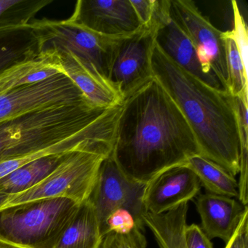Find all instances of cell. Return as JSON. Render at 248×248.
Segmentation results:
<instances>
[{
	"instance_id": "obj_6",
	"label": "cell",
	"mask_w": 248,
	"mask_h": 248,
	"mask_svg": "<svg viewBox=\"0 0 248 248\" xmlns=\"http://www.w3.org/2000/svg\"><path fill=\"white\" fill-rule=\"evenodd\" d=\"M38 50L47 47L66 50L112 89L108 82L110 59L116 40L93 32L69 19L37 20L28 24ZM113 90V89H112Z\"/></svg>"
},
{
	"instance_id": "obj_29",
	"label": "cell",
	"mask_w": 248,
	"mask_h": 248,
	"mask_svg": "<svg viewBox=\"0 0 248 248\" xmlns=\"http://www.w3.org/2000/svg\"><path fill=\"white\" fill-rule=\"evenodd\" d=\"M11 197V196L8 195V194L0 193V208H2L7 204Z\"/></svg>"
},
{
	"instance_id": "obj_14",
	"label": "cell",
	"mask_w": 248,
	"mask_h": 248,
	"mask_svg": "<svg viewBox=\"0 0 248 248\" xmlns=\"http://www.w3.org/2000/svg\"><path fill=\"white\" fill-rule=\"evenodd\" d=\"M64 74L58 49L47 47L10 65L0 72V95L14 88Z\"/></svg>"
},
{
	"instance_id": "obj_16",
	"label": "cell",
	"mask_w": 248,
	"mask_h": 248,
	"mask_svg": "<svg viewBox=\"0 0 248 248\" xmlns=\"http://www.w3.org/2000/svg\"><path fill=\"white\" fill-rule=\"evenodd\" d=\"M58 50L65 73L93 104L100 108H111L123 103L121 97L85 67L75 55L66 50Z\"/></svg>"
},
{
	"instance_id": "obj_20",
	"label": "cell",
	"mask_w": 248,
	"mask_h": 248,
	"mask_svg": "<svg viewBox=\"0 0 248 248\" xmlns=\"http://www.w3.org/2000/svg\"><path fill=\"white\" fill-rule=\"evenodd\" d=\"M228 71V92L248 103V69L245 67L232 31H223Z\"/></svg>"
},
{
	"instance_id": "obj_2",
	"label": "cell",
	"mask_w": 248,
	"mask_h": 248,
	"mask_svg": "<svg viewBox=\"0 0 248 248\" xmlns=\"http://www.w3.org/2000/svg\"><path fill=\"white\" fill-rule=\"evenodd\" d=\"M151 65L153 78L175 101L191 127L200 155L232 176L238 175L241 139L234 98L180 67L156 43Z\"/></svg>"
},
{
	"instance_id": "obj_17",
	"label": "cell",
	"mask_w": 248,
	"mask_h": 248,
	"mask_svg": "<svg viewBox=\"0 0 248 248\" xmlns=\"http://www.w3.org/2000/svg\"><path fill=\"white\" fill-rule=\"evenodd\" d=\"M103 238L96 211L88 200L79 204L55 248H100Z\"/></svg>"
},
{
	"instance_id": "obj_13",
	"label": "cell",
	"mask_w": 248,
	"mask_h": 248,
	"mask_svg": "<svg viewBox=\"0 0 248 248\" xmlns=\"http://www.w3.org/2000/svg\"><path fill=\"white\" fill-rule=\"evenodd\" d=\"M202 230L211 240L219 238L227 243L247 213L248 206L234 198L205 193L196 197Z\"/></svg>"
},
{
	"instance_id": "obj_4",
	"label": "cell",
	"mask_w": 248,
	"mask_h": 248,
	"mask_svg": "<svg viewBox=\"0 0 248 248\" xmlns=\"http://www.w3.org/2000/svg\"><path fill=\"white\" fill-rule=\"evenodd\" d=\"M79 203L40 199L0 208V240L20 248H55Z\"/></svg>"
},
{
	"instance_id": "obj_24",
	"label": "cell",
	"mask_w": 248,
	"mask_h": 248,
	"mask_svg": "<svg viewBox=\"0 0 248 248\" xmlns=\"http://www.w3.org/2000/svg\"><path fill=\"white\" fill-rule=\"evenodd\" d=\"M232 4L233 14V28L231 31L240 53L244 65L248 69V27L239 11L237 2L236 1H232Z\"/></svg>"
},
{
	"instance_id": "obj_22",
	"label": "cell",
	"mask_w": 248,
	"mask_h": 248,
	"mask_svg": "<svg viewBox=\"0 0 248 248\" xmlns=\"http://www.w3.org/2000/svg\"><path fill=\"white\" fill-rule=\"evenodd\" d=\"M147 240L146 236L139 228L133 229L127 234L107 233L103 238L100 248H146Z\"/></svg>"
},
{
	"instance_id": "obj_26",
	"label": "cell",
	"mask_w": 248,
	"mask_h": 248,
	"mask_svg": "<svg viewBox=\"0 0 248 248\" xmlns=\"http://www.w3.org/2000/svg\"><path fill=\"white\" fill-rule=\"evenodd\" d=\"M184 239L186 248H213L210 239L206 236L201 227L194 223L186 226Z\"/></svg>"
},
{
	"instance_id": "obj_27",
	"label": "cell",
	"mask_w": 248,
	"mask_h": 248,
	"mask_svg": "<svg viewBox=\"0 0 248 248\" xmlns=\"http://www.w3.org/2000/svg\"><path fill=\"white\" fill-rule=\"evenodd\" d=\"M248 213L244 216L225 248H248Z\"/></svg>"
},
{
	"instance_id": "obj_23",
	"label": "cell",
	"mask_w": 248,
	"mask_h": 248,
	"mask_svg": "<svg viewBox=\"0 0 248 248\" xmlns=\"http://www.w3.org/2000/svg\"><path fill=\"white\" fill-rule=\"evenodd\" d=\"M136 228L139 227L131 213L125 209H118L112 212L107 217L101 229V234L103 237L111 232L127 234Z\"/></svg>"
},
{
	"instance_id": "obj_1",
	"label": "cell",
	"mask_w": 248,
	"mask_h": 248,
	"mask_svg": "<svg viewBox=\"0 0 248 248\" xmlns=\"http://www.w3.org/2000/svg\"><path fill=\"white\" fill-rule=\"evenodd\" d=\"M111 155L126 178L146 185L200 151L181 110L153 78L123 100Z\"/></svg>"
},
{
	"instance_id": "obj_12",
	"label": "cell",
	"mask_w": 248,
	"mask_h": 248,
	"mask_svg": "<svg viewBox=\"0 0 248 248\" xmlns=\"http://www.w3.org/2000/svg\"><path fill=\"white\" fill-rule=\"evenodd\" d=\"M201 184L186 165L165 170L145 185L143 207L146 213L160 215L188 203L198 195Z\"/></svg>"
},
{
	"instance_id": "obj_7",
	"label": "cell",
	"mask_w": 248,
	"mask_h": 248,
	"mask_svg": "<svg viewBox=\"0 0 248 248\" xmlns=\"http://www.w3.org/2000/svg\"><path fill=\"white\" fill-rule=\"evenodd\" d=\"M170 15L194 45L204 75L218 79L228 92L223 31L215 27L191 0H170Z\"/></svg>"
},
{
	"instance_id": "obj_8",
	"label": "cell",
	"mask_w": 248,
	"mask_h": 248,
	"mask_svg": "<svg viewBox=\"0 0 248 248\" xmlns=\"http://www.w3.org/2000/svg\"><path fill=\"white\" fill-rule=\"evenodd\" d=\"M156 34L155 30L143 27L116 40L110 59L108 82L123 101L153 78L151 59Z\"/></svg>"
},
{
	"instance_id": "obj_25",
	"label": "cell",
	"mask_w": 248,
	"mask_h": 248,
	"mask_svg": "<svg viewBox=\"0 0 248 248\" xmlns=\"http://www.w3.org/2000/svg\"><path fill=\"white\" fill-rule=\"evenodd\" d=\"M32 46H0V72L7 67L27 56L34 54Z\"/></svg>"
},
{
	"instance_id": "obj_19",
	"label": "cell",
	"mask_w": 248,
	"mask_h": 248,
	"mask_svg": "<svg viewBox=\"0 0 248 248\" xmlns=\"http://www.w3.org/2000/svg\"><path fill=\"white\" fill-rule=\"evenodd\" d=\"M186 165L195 173L201 186L210 194L231 198L239 197V185L235 177L214 162L201 155H195Z\"/></svg>"
},
{
	"instance_id": "obj_10",
	"label": "cell",
	"mask_w": 248,
	"mask_h": 248,
	"mask_svg": "<svg viewBox=\"0 0 248 248\" xmlns=\"http://www.w3.org/2000/svg\"><path fill=\"white\" fill-rule=\"evenodd\" d=\"M88 100L64 74L0 95V121L59 104ZM89 101V100H88Z\"/></svg>"
},
{
	"instance_id": "obj_9",
	"label": "cell",
	"mask_w": 248,
	"mask_h": 248,
	"mask_svg": "<svg viewBox=\"0 0 248 248\" xmlns=\"http://www.w3.org/2000/svg\"><path fill=\"white\" fill-rule=\"evenodd\" d=\"M144 188L145 185L126 178L111 155L106 158L88 199L96 211L101 232L108 216L118 209L130 212L139 229L144 232L143 216L146 212L142 202Z\"/></svg>"
},
{
	"instance_id": "obj_5",
	"label": "cell",
	"mask_w": 248,
	"mask_h": 248,
	"mask_svg": "<svg viewBox=\"0 0 248 248\" xmlns=\"http://www.w3.org/2000/svg\"><path fill=\"white\" fill-rule=\"evenodd\" d=\"M113 143H100L71 152L54 171L28 191L11 196L4 207L40 199H69L80 203L90 198L101 164L112 152Z\"/></svg>"
},
{
	"instance_id": "obj_3",
	"label": "cell",
	"mask_w": 248,
	"mask_h": 248,
	"mask_svg": "<svg viewBox=\"0 0 248 248\" xmlns=\"http://www.w3.org/2000/svg\"><path fill=\"white\" fill-rule=\"evenodd\" d=\"M113 107L100 108L84 100L0 121V163L63 141L98 123Z\"/></svg>"
},
{
	"instance_id": "obj_15",
	"label": "cell",
	"mask_w": 248,
	"mask_h": 248,
	"mask_svg": "<svg viewBox=\"0 0 248 248\" xmlns=\"http://www.w3.org/2000/svg\"><path fill=\"white\" fill-rule=\"evenodd\" d=\"M155 43L162 52L180 67L210 86L226 91L218 79L204 75L194 45L172 17L156 31Z\"/></svg>"
},
{
	"instance_id": "obj_21",
	"label": "cell",
	"mask_w": 248,
	"mask_h": 248,
	"mask_svg": "<svg viewBox=\"0 0 248 248\" xmlns=\"http://www.w3.org/2000/svg\"><path fill=\"white\" fill-rule=\"evenodd\" d=\"M142 27L157 31L171 19L170 0H130Z\"/></svg>"
},
{
	"instance_id": "obj_28",
	"label": "cell",
	"mask_w": 248,
	"mask_h": 248,
	"mask_svg": "<svg viewBox=\"0 0 248 248\" xmlns=\"http://www.w3.org/2000/svg\"><path fill=\"white\" fill-rule=\"evenodd\" d=\"M24 2V0H0V19L8 11Z\"/></svg>"
},
{
	"instance_id": "obj_18",
	"label": "cell",
	"mask_w": 248,
	"mask_h": 248,
	"mask_svg": "<svg viewBox=\"0 0 248 248\" xmlns=\"http://www.w3.org/2000/svg\"><path fill=\"white\" fill-rule=\"evenodd\" d=\"M71 152L38 158L0 178V193L14 196L28 191L50 175Z\"/></svg>"
},
{
	"instance_id": "obj_11",
	"label": "cell",
	"mask_w": 248,
	"mask_h": 248,
	"mask_svg": "<svg viewBox=\"0 0 248 248\" xmlns=\"http://www.w3.org/2000/svg\"><path fill=\"white\" fill-rule=\"evenodd\" d=\"M70 21L109 37H122L143 28L130 0H79Z\"/></svg>"
},
{
	"instance_id": "obj_30",
	"label": "cell",
	"mask_w": 248,
	"mask_h": 248,
	"mask_svg": "<svg viewBox=\"0 0 248 248\" xmlns=\"http://www.w3.org/2000/svg\"><path fill=\"white\" fill-rule=\"evenodd\" d=\"M0 248H20L18 247L14 246V245H11L8 242H4V241L0 240Z\"/></svg>"
}]
</instances>
